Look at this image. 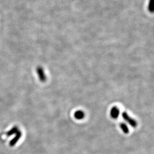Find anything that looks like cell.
<instances>
[{
    "instance_id": "1",
    "label": "cell",
    "mask_w": 154,
    "mask_h": 154,
    "mask_svg": "<svg viewBox=\"0 0 154 154\" xmlns=\"http://www.w3.org/2000/svg\"><path fill=\"white\" fill-rule=\"evenodd\" d=\"M122 116L123 119L126 122H127L130 126H131L133 127H136L137 126L138 123H137L135 119H134L132 118H131L130 116H129L127 114V113L125 111V112H123L122 113Z\"/></svg>"
},
{
    "instance_id": "2",
    "label": "cell",
    "mask_w": 154,
    "mask_h": 154,
    "mask_svg": "<svg viewBox=\"0 0 154 154\" xmlns=\"http://www.w3.org/2000/svg\"><path fill=\"white\" fill-rule=\"evenodd\" d=\"M37 73L38 74V77L39 80L42 82H45L46 80V76L45 75V73L42 67H41V66H38L37 68Z\"/></svg>"
},
{
    "instance_id": "3",
    "label": "cell",
    "mask_w": 154,
    "mask_h": 154,
    "mask_svg": "<svg viewBox=\"0 0 154 154\" xmlns=\"http://www.w3.org/2000/svg\"><path fill=\"white\" fill-rule=\"evenodd\" d=\"M120 114V111L118 107L116 106H114L112 107L110 111V116L113 119H117Z\"/></svg>"
},
{
    "instance_id": "4",
    "label": "cell",
    "mask_w": 154,
    "mask_h": 154,
    "mask_svg": "<svg viewBox=\"0 0 154 154\" xmlns=\"http://www.w3.org/2000/svg\"><path fill=\"white\" fill-rule=\"evenodd\" d=\"M21 136H22V133H21V132L20 131H18L16 133V135H15V137L13 138V139H12V141H10V143H9V145H10V146H11V147H13V146H14V145H15V144L18 141L20 140V139L21 138Z\"/></svg>"
},
{
    "instance_id": "5",
    "label": "cell",
    "mask_w": 154,
    "mask_h": 154,
    "mask_svg": "<svg viewBox=\"0 0 154 154\" xmlns=\"http://www.w3.org/2000/svg\"><path fill=\"white\" fill-rule=\"evenodd\" d=\"M74 117L76 119H78V120L82 119L85 117V113L82 110H78L74 113Z\"/></svg>"
},
{
    "instance_id": "6",
    "label": "cell",
    "mask_w": 154,
    "mask_h": 154,
    "mask_svg": "<svg viewBox=\"0 0 154 154\" xmlns=\"http://www.w3.org/2000/svg\"><path fill=\"white\" fill-rule=\"evenodd\" d=\"M18 128L17 127H14L12 128H11L7 133H6V135L8 136H12L14 134H16L18 131Z\"/></svg>"
},
{
    "instance_id": "7",
    "label": "cell",
    "mask_w": 154,
    "mask_h": 154,
    "mask_svg": "<svg viewBox=\"0 0 154 154\" xmlns=\"http://www.w3.org/2000/svg\"><path fill=\"white\" fill-rule=\"evenodd\" d=\"M120 127L121 128V130H122V131L125 133V134H128L129 132V129H128V126H127V125L125 123H120Z\"/></svg>"
},
{
    "instance_id": "8",
    "label": "cell",
    "mask_w": 154,
    "mask_h": 154,
    "mask_svg": "<svg viewBox=\"0 0 154 154\" xmlns=\"http://www.w3.org/2000/svg\"><path fill=\"white\" fill-rule=\"evenodd\" d=\"M153 6H154V0H150L148 8H149V10L151 12H153V9H154Z\"/></svg>"
}]
</instances>
